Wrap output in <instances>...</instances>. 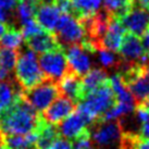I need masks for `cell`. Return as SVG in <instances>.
Masks as SVG:
<instances>
[{"mask_svg": "<svg viewBox=\"0 0 149 149\" xmlns=\"http://www.w3.org/2000/svg\"><path fill=\"white\" fill-rule=\"evenodd\" d=\"M58 87L60 95L70 99L75 104H77L83 99L82 77L77 76L71 71L59 81Z\"/></svg>", "mask_w": 149, "mask_h": 149, "instance_id": "7c38bea8", "label": "cell"}, {"mask_svg": "<svg viewBox=\"0 0 149 149\" xmlns=\"http://www.w3.org/2000/svg\"><path fill=\"white\" fill-rule=\"evenodd\" d=\"M100 3V0H72V15L77 20L91 17L99 10Z\"/></svg>", "mask_w": 149, "mask_h": 149, "instance_id": "7402d4cb", "label": "cell"}, {"mask_svg": "<svg viewBox=\"0 0 149 149\" xmlns=\"http://www.w3.org/2000/svg\"><path fill=\"white\" fill-rule=\"evenodd\" d=\"M36 134H37V139L35 147L37 149H48L60 137L58 127L56 125L46 122L42 119V116L36 130Z\"/></svg>", "mask_w": 149, "mask_h": 149, "instance_id": "e0dca14e", "label": "cell"}, {"mask_svg": "<svg viewBox=\"0 0 149 149\" xmlns=\"http://www.w3.org/2000/svg\"><path fill=\"white\" fill-rule=\"evenodd\" d=\"M37 139L36 132L29 133L26 135L17 134H1V141L9 149H29L35 147Z\"/></svg>", "mask_w": 149, "mask_h": 149, "instance_id": "d6986e66", "label": "cell"}, {"mask_svg": "<svg viewBox=\"0 0 149 149\" xmlns=\"http://www.w3.org/2000/svg\"><path fill=\"white\" fill-rule=\"evenodd\" d=\"M60 17V10L52 2H42L38 6L35 14L36 22L40 25V27L50 33L54 32Z\"/></svg>", "mask_w": 149, "mask_h": 149, "instance_id": "4fadbf2b", "label": "cell"}, {"mask_svg": "<svg viewBox=\"0 0 149 149\" xmlns=\"http://www.w3.org/2000/svg\"><path fill=\"white\" fill-rule=\"evenodd\" d=\"M42 29L40 27V25L36 22V20H31V21L24 23L21 29L22 35H23L25 40L31 37H33L34 35H36V34H38L39 32H42Z\"/></svg>", "mask_w": 149, "mask_h": 149, "instance_id": "83f0119b", "label": "cell"}, {"mask_svg": "<svg viewBox=\"0 0 149 149\" xmlns=\"http://www.w3.org/2000/svg\"><path fill=\"white\" fill-rule=\"evenodd\" d=\"M116 102V97L112 91L110 81L86 95L77 104V112L84 118L87 124H91L95 120L111 109Z\"/></svg>", "mask_w": 149, "mask_h": 149, "instance_id": "7a4b0ae2", "label": "cell"}, {"mask_svg": "<svg viewBox=\"0 0 149 149\" xmlns=\"http://www.w3.org/2000/svg\"><path fill=\"white\" fill-rule=\"evenodd\" d=\"M134 6L149 10V0H134Z\"/></svg>", "mask_w": 149, "mask_h": 149, "instance_id": "d6a6232c", "label": "cell"}, {"mask_svg": "<svg viewBox=\"0 0 149 149\" xmlns=\"http://www.w3.org/2000/svg\"><path fill=\"white\" fill-rule=\"evenodd\" d=\"M22 91L12 82H0V116L3 114L21 96Z\"/></svg>", "mask_w": 149, "mask_h": 149, "instance_id": "ffe728a7", "label": "cell"}, {"mask_svg": "<svg viewBox=\"0 0 149 149\" xmlns=\"http://www.w3.org/2000/svg\"><path fill=\"white\" fill-rule=\"evenodd\" d=\"M7 27H8V26L6 25V23H1V22H0V38L2 37V35L4 34V32L7 31Z\"/></svg>", "mask_w": 149, "mask_h": 149, "instance_id": "d590c367", "label": "cell"}, {"mask_svg": "<svg viewBox=\"0 0 149 149\" xmlns=\"http://www.w3.org/2000/svg\"><path fill=\"white\" fill-rule=\"evenodd\" d=\"M119 20L128 33L141 36L149 27V10L134 6L124 17Z\"/></svg>", "mask_w": 149, "mask_h": 149, "instance_id": "9c48e42d", "label": "cell"}, {"mask_svg": "<svg viewBox=\"0 0 149 149\" xmlns=\"http://www.w3.org/2000/svg\"><path fill=\"white\" fill-rule=\"evenodd\" d=\"M137 149H149V138L147 139H141L138 144Z\"/></svg>", "mask_w": 149, "mask_h": 149, "instance_id": "836d02e7", "label": "cell"}, {"mask_svg": "<svg viewBox=\"0 0 149 149\" xmlns=\"http://www.w3.org/2000/svg\"><path fill=\"white\" fill-rule=\"evenodd\" d=\"M64 54L70 71L77 76L83 77L91 70V59L88 54V51L84 49V47L81 44L66 47Z\"/></svg>", "mask_w": 149, "mask_h": 149, "instance_id": "ba28073f", "label": "cell"}, {"mask_svg": "<svg viewBox=\"0 0 149 149\" xmlns=\"http://www.w3.org/2000/svg\"><path fill=\"white\" fill-rule=\"evenodd\" d=\"M42 120L39 114L21 96L3 114L0 116L1 134L26 135L36 132Z\"/></svg>", "mask_w": 149, "mask_h": 149, "instance_id": "6da1fadb", "label": "cell"}, {"mask_svg": "<svg viewBox=\"0 0 149 149\" xmlns=\"http://www.w3.org/2000/svg\"><path fill=\"white\" fill-rule=\"evenodd\" d=\"M141 46H143V49L145 51L146 56L149 57V29H147L145 33L141 35Z\"/></svg>", "mask_w": 149, "mask_h": 149, "instance_id": "4dcf8cb0", "label": "cell"}, {"mask_svg": "<svg viewBox=\"0 0 149 149\" xmlns=\"http://www.w3.org/2000/svg\"><path fill=\"white\" fill-rule=\"evenodd\" d=\"M14 70L15 79L23 91L29 89L47 79L40 69L37 56L32 50H25L17 54Z\"/></svg>", "mask_w": 149, "mask_h": 149, "instance_id": "277c9868", "label": "cell"}, {"mask_svg": "<svg viewBox=\"0 0 149 149\" xmlns=\"http://www.w3.org/2000/svg\"><path fill=\"white\" fill-rule=\"evenodd\" d=\"M17 52L15 50L0 47V82L10 77L15 68Z\"/></svg>", "mask_w": 149, "mask_h": 149, "instance_id": "44dd1931", "label": "cell"}, {"mask_svg": "<svg viewBox=\"0 0 149 149\" xmlns=\"http://www.w3.org/2000/svg\"><path fill=\"white\" fill-rule=\"evenodd\" d=\"M75 110V104L63 96H59L49 107L42 112V119L52 125L59 124Z\"/></svg>", "mask_w": 149, "mask_h": 149, "instance_id": "30bf717a", "label": "cell"}, {"mask_svg": "<svg viewBox=\"0 0 149 149\" xmlns=\"http://www.w3.org/2000/svg\"><path fill=\"white\" fill-rule=\"evenodd\" d=\"M125 33L126 29L123 27L120 20L116 17H112L107 33L101 42V49L111 50V51L119 50Z\"/></svg>", "mask_w": 149, "mask_h": 149, "instance_id": "2e32d148", "label": "cell"}, {"mask_svg": "<svg viewBox=\"0 0 149 149\" xmlns=\"http://www.w3.org/2000/svg\"><path fill=\"white\" fill-rule=\"evenodd\" d=\"M22 96L38 113H42L60 96V91L58 83L45 79L36 86L22 91Z\"/></svg>", "mask_w": 149, "mask_h": 149, "instance_id": "5b68a950", "label": "cell"}, {"mask_svg": "<svg viewBox=\"0 0 149 149\" xmlns=\"http://www.w3.org/2000/svg\"><path fill=\"white\" fill-rule=\"evenodd\" d=\"M23 39L24 37L22 35L21 29H17V27L11 25L7 27V31L4 32L2 37L0 38V47L17 50L22 46Z\"/></svg>", "mask_w": 149, "mask_h": 149, "instance_id": "cb8c5ba5", "label": "cell"}, {"mask_svg": "<svg viewBox=\"0 0 149 149\" xmlns=\"http://www.w3.org/2000/svg\"><path fill=\"white\" fill-rule=\"evenodd\" d=\"M73 149H91L93 148V143L91 139V134L87 128L86 131H84L79 136L73 139L72 143Z\"/></svg>", "mask_w": 149, "mask_h": 149, "instance_id": "4316f807", "label": "cell"}, {"mask_svg": "<svg viewBox=\"0 0 149 149\" xmlns=\"http://www.w3.org/2000/svg\"><path fill=\"white\" fill-rule=\"evenodd\" d=\"M104 6L113 17L121 19L134 7V0H104Z\"/></svg>", "mask_w": 149, "mask_h": 149, "instance_id": "d4e9b609", "label": "cell"}, {"mask_svg": "<svg viewBox=\"0 0 149 149\" xmlns=\"http://www.w3.org/2000/svg\"><path fill=\"white\" fill-rule=\"evenodd\" d=\"M0 149H9L8 147H6V146L2 144V141H1V144H0Z\"/></svg>", "mask_w": 149, "mask_h": 149, "instance_id": "8d00e7d4", "label": "cell"}, {"mask_svg": "<svg viewBox=\"0 0 149 149\" xmlns=\"http://www.w3.org/2000/svg\"><path fill=\"white\" fill-rule=\"evenodd\" d=\"M120 57L128 63H141L148 56L143 49L141 39L132 33H125L120 48Z\"/></svg>", "mask_w": 149, "mask_h": 149, "instance_id": "8fae6325", "label": "cell"}, {"mask_svg": "<svg viewBox=\"0 0 149 149\" xmlns=\"http://www.w3.org/2000/svg\"><path fill=\"white\" fill-rule=\"evenodd\" d=\"M98 58H99V62L102 64L104 69H109V70H118L121 68L122 63H123V59L120 56L116 54L111 50L107 49H100L98 51Z\"/></svg>", "mask_w": 149, "mask_h": 149, "instance_id": "484cf974", "label": "cell"}, {"mask_svg": "<svg viewBox=\"0 0 149 149\" xmlns=\"http://www.w3.org/2000/svg\"><path fill=\"white\" fill-rule=\"evenodd\" d=\"M26 44L29 50H32L35 54H45L51 50L62 48L57 40L54 34L47 32L45 29L34 35L33 37L26 39Z\"/></svg>", "mask_w": 149, "mask_h": 149, "instance_id": "5bb4252c", "label": "cell"}, {"mask_svg": "<svg viewBox=\"0 0 149 149\" xmlns=\"http://www.w3.org/2000/svg\"><path fill=\"white\" fill-rule=\"evenodd\" d=\"M38 62L46 79L56 83H58L64 75L70 72L65 54L62 48L42 54Z\"/></svg>", "mask_w": 149, "mask_h": 149, "instance_id": "52a82bcc", "label": "cell"}, {"mask_svg": "<svg viewBox=\"0 0 149 149\" xmlns=\"http://www.w3.org/2000/svg\"><path fill=\"white\" fill-rule=\"evenodd\" d=\"M29 149H37L36 147H32V148H29Z\"/></svg>", "mask_w": 149, "mask_h": 149, "instance_id": "74e56055", "label": "cell"}, {"mask_svg": "<svg viewBox=\"0 0 149 149\" xmlns=\"http://www.w3.org/2000/svg\"><path fill=\"white\" fill-rule=\"evenodd\" d=\"M91 149H94V148H91Z\"/></svg>", "mask_w": 149, "mask_h": 149, "instance_id": "ab89813d", "label": "cell"}, {"mask_svg": "<svg viewBox=\"0 0 149 149\" xmlns=\"http://www.w3.org/2000/svg\"><path fill=\"white\" fill-rule=\"evenodd\" d=\"M17 0H0V9L4 11H12L17 7Z\"/></svg>", "mask_w": 149, "mask_h": 149, "instance_id": "f546056e", "label": "cell"}, {"mask_svg": "<svg viewBox=\"0 0 149 149\" xmlns=\"http://www.w3.org/2000/svg\"><path fill=\"white\" fill-rule=\"evenodd\" d=\"M0 136H1V128H0Z\"/></svg>", "mask_w": 149, "mask_h": 149, "instance_id": "f35d334b", "label": "cell"}, {"mask_svg": "<svg viewBox=\"0 0 149 149\" xmlns=\"http://www.w3.org/2000/svg\"><path fill=\"white\" fill-rule=\"evenodd\" d=\"M42 3L40 0H17V15L22 25L26 22L34 20L38 6Z\"/></svg>", "mask_w": 149, "mask_h": 149, "instance_id": "603a6c76", "label": "cell"}, {"mask_svg": "<svg viewBox=\"0 0 149 149\" xmlns=\"http://www.w3.org/2000/svg\"><path fill=\"white\" fill-rule=\"evenodd\" d=\"M109 81L106 70L100 68H94L88 73L82 77V91H83V98L89 93L94 91L101 85L106 84Z\"/></svg>", "mask_w": 149, "mask_h": 149, "instance_id": "ac0fdd59", "label": "cell"}, {"mask_svg": "<svg viewBox=\"0 0 149 149\" xmlns=\"http://www.w3.org/2000/svg\"><path fill=\"white\" fill-rule=\"evenodd\" d=\"M88 128L87 122L79 112H73L72 114L63 120L61 125L58 127L59 134L62 135L63 138L73 141L74 138L79 136L84 131Z\"/></svg>", "mask_w": 149, "mask_h": 149, "instance_id": "9a60e30c", "label": "cell"}, {"mask_svg": "<svg viewBox=\"0 0 149 149\" xmlns=\"http://www.w3.org/2000/svg\"><path fill=\"white\" fill-rule=\"evenodd\" d=\"M93 147L96 149H120L123 130L119 120H102L98 118L88 125Z\"/></svg>", "mask_w": 149, "mask_h": 149, "instance_id": "3957f363", "label": "cell"}, {"mask_svg": "<svg viewBox=\"0 0 149 149\" xmlns=\"http://www.w3.org/2000/svg\"><path fill=\"white\" fill-rule=\"evenodd\" d=\"M54 34L61 47L79 45L86 39V33L81 22L66 13L61 14Z\"/></svg>", "mask_w": 149, "mask_h": 149, "instance_id": "8992f818", "label": "cell"}, {"mask_svg": "<svg viewBox=\"0 0 149 149\" xmlns=\"http://www.w3.org/2000/svg\"><path fill=\"white\" fill-rule=\"evenodd\" d=\"M8 21V13L2 9H0V22L1 23H6Z\"/></svg>", "mask_w": 149, "mask_h": 149, "instance_id": "e575fe53", "label": "cell"}, {"mask_svg": "<svg viewBox=\"0 0 149 149\" xmlns=\"http://www.w3.org/2000/svg\"><path fill=\"white\" fill-rule=\"evenodd\" d=\"M48 149H73V147H72V144H71L70 141L59 137Z\"/></svg>", "mask_w": 149, "mask_h": 149, "instance_id": "f1b7e54d", "label": "cell"}, {"mask_svg": "<svg viewBox=\"0 0 149 149\" xmlns=\"http://www.w3.org/2000/svg\"><path fill=\"white\" fill-rule=\"evenodd\" d=\"M139 136L143 139H147L149 138V119L146 120L144 123L141 124V128H139Z\"/></svg>", "mask_w": 149, "mask_h": 149, "instance_id": "1f68e13d", "label": "cell"}]
</instances>
